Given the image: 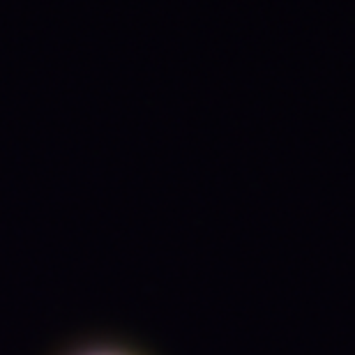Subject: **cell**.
<instances>
[{
	"label": "cell",
	"mask_w": 355,
	"mask_h": 355,
	"mask_svg": "<svg viewBox=\"0 0 355 355\" xmlns=\"http://www.w3.org/2000/svg\"><path fill=\"white\" fill-rule=\"evenodd\" d=\"M58 355H146L144 351L134 349L125 342H111V339H95V342H81L69 346Z\"/></svg>",
	"instance_id": "6da1fadb"
}]
</instances>
